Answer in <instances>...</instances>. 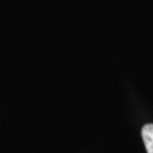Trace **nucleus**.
I'll return each mask as SVG.
<instances>
[{
	"label": "nucleus",
	"instance_id": "1",
	"mask_svg": "<svg viewBox=\"0 0 153 153\" xmlns=\"http://www.w3.org/2000/svg\"><path fill=\"white\" fill-rule=\"evenodd\" d=\"M142 138L146 152L153 153V124H146L143 126Z\"/></svg>",
	"mask_w": 153,
	"mask_h": 153
}]
</instances>
